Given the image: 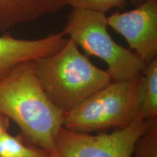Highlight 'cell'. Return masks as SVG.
Returning <instances> with one entry per match:
<instances>
[{"mask_svg":"<svg viewBox=\"0 0 157 157\" xmlns=\"http://www.w3.org/2000/svg\"><path fill=\"white\" fill-rule=\"evenodd\" d=\"M0 113L17 124L27 142L54 152L65 113L44 93L32 61L17 65L0 78Z\"/></svg>","mask_w":157,"mask_h":157,"instance_id":"cell-1","label":"cell"},{"mask_svg":"<svg viewBox=\"0 0 157 157\" xmlns=\"http://www.w3.org/2000/svg\"><path fill=\"white\" fill-rule=\"evenodd\" d=\"M32 63L44 93L64 113L72 111L112 81L106 71L95 66L70 38L56 53Z\"/></svg>","mask_w":157,"mask_h":157,"instance_id":"cell-2","label":"cell"},{"mask_svg":"<svg viewBox=\"0 0 157 157\" xmlns=\"http://www.w3.org/2000/svg\"><path fill=\"white\" fill-rule=\"evenodd\" d=\"M141 74L126 81H111L72 111L65 113L63 127L90 133L129 125L138 116Z\"/></svg>","mask_w":157,"mask_h":157,"instance_id":"cell-3","label":"cell"},{"mask_svg":"<svg viewBox=\"0 0 157 157\" xmlns=\"http://www.w3.org/2000/svg\"><path fill=\"white\" fill-rule=\"evenodd\" d=\"M107 28L105 13L73 9L61 33L68 35L87 56L103 60L112 81H126L140 75L146 63L134 52L117 44Z\"/></svg>","mask_w":157,"mask_h":157,"instance_id":"cell-4","label":"cell"},{"mask_svg":"<svg viewBox=\"0 0 157 157\" xmlns=\"http://www.w3.org/2000/svg\"><path fill=\"white\" fill-rule=\"evenodd\" d=\"M153 121L137 116L126 127L98 135L76 132L63 127L50 157H132L137 141Z\"/></svg>","mask_w":157,"mask_h":157,"instance_id":"cell-5","label":"cell"},{"mask_svg":"<svg viewBox=\"0 0 157 157\" xmlns=\"http://www.w3.org/2000/svg\"><path fill=\"white\" fill-rule=\"evenodd\" d=\"M108 26L126 39L146 63L157 56V1L146 0L136 8L107 17Z\"/></svg>","mask_w":157,"mask_h":157,"instance_id":"cell-6","label":"cell"},{"mask_svg":"<svg viewBox=\"0 0 157 157\" xmlns=\"http://www.w3.org/2000/svg\"><path fill=\"white\" fill-rule=\"evenodd\" d=\"M68 39L62 33L35 40L16 39L10 35L0 36V78L22 63L56 53Z\"/></svg>","mask_w":157,"mask_h":157,"instance_id":"cell-7","label":"cell"},{"mask_svg":"<svg viewBox=\"0 0 157 157\" xmlns=\"http://www.w3.org/2000/svg\"><path fill=\"white\" fill-rule=\"evenodd\" d=\"M66 0H0V30L60 10Z\"/></svg>","mask_w":157,"mask_h":157,"instance_id":"cell-8","label":"cell"},{"mask_svg":"<svg viewBox=\"0 0 157 157\" xmlns=\"http://www.w3.org/2000/svg\"><path fill=\"white\" fill-rule=\"evenodd\" d=\"M138 116L145 120L157 119V58L146 64L142 72Z\"/></svg>","mask_w":157,"mask_h":157,"instance_id":"cell-9","label":"cell"},{"mask_svg":"<svg viewBox=\"0 0 157 157\" xmlns=\"http://www.w3.org/2000/svg\"><path fill=\"white\" fill-rule=\"evenodd\" d=\"M50 154L27 142L21 134L13 136L7 132L0 135V157H50Z\"/></svg>","mask_w":157,"mask_h":157,"instance_id":"cell-10","label":"cell"},{"mask_svg":"<svg viewBox=\"0 0 157 157\" xmlns=\"http://www.w3.org/2000/svg\"><path fill=\"white\" fill-rule=\"evenodd\" d=\"M132 157H157V119L137 141Z\"/></svg>","mask_w":157,"mask_h":157,"instance_id":"cell-11","label":"cell"},{"mask_svg":"<svg viewBox=\"0 0 157 157\" xmlns=\"http://www.w3.org/2000/svg\"><path fill=\"white\" fill-rule=\"evenodd\" d=\"M128 1L137 0H66V4L71 6L73 9L90 10L105 13L113 7H122Z\"/></svg>","mask_w":157,"mask_h":157,"instance_id":"cell-12","label":"cell"},{"mask_svg":"<svg viewBox=\"0 0 157 157\" xmlns=\"http://www.w3.org/2000/svg\"><path fill=\"white\" fill-rule=\"evenodd\" d=\"M10 120L8 117L0 113V135L7 132L10 127Z\"/></svg>","mask_w":157,"mask_h":157,"instance_id":"cell-13","label":"cell"}]
</instances>
